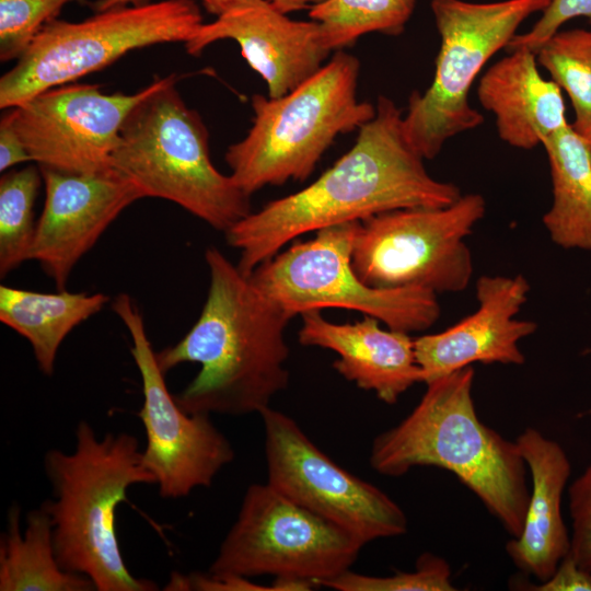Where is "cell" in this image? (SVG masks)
I'll use <instances>...</instances> for the list:
<instances>
[{
  "mask_svg": "<svg viewBox=\"0 0 591 591\" xmlns=\"http://www.w3.org/2000/svg\"><path fill=\"white\" fill-rule=\"evenodd\" d=\"M403 112L380 95L375 115L358 129L354 146L303 189L269 201L224 232L248 276L286 244L309 232L415 207H445L460 188L429 175L408 141Z\"/></svg>",
  "mask_w": 591,
  "mask_h": 591,
  "instance_id": "cell-1",
  "label": "cell"
},
{
  "mask_svg": "<svg viewBox=\"0 0 591 591\" xmlns=\"http://www.w3.org/2000/svg\"><path fill=\"white\" fill-rule=\"evenodd\" d=\"M205 260L210 283L200 315L181 340L157 351L158 363L165 374L185 362L200 364L174 394L188 413L260 414L289 384L285 333L293 317L219 248L208 247Z\"/></svg>",
  "mask_w": 591,
  "mask_h": 591,
  "instance_id": "cell-2",
  "label": "cell"
},
{
  "mask_svg": "<svg viewBox=\"0 0 591 591\" xmlns=\"http://www.w3.org/2000/svg\"><path fill=\"white\" fill-rule=\"evenodd\" d=\"M475 371L459 369L427 384L413 412L376 436L370 465L381 475L402 476L415 466L453 473L500 520L513 537L523 529L530 489L517 442L477 417L472 387Z\"/></svg>",
  "mask_w": 591,
  "mask_h": 591,
  "instance_id": "cell-3",
  "label": "cell"
},
{
  "mask_svg": "<svg viewBox=\"0 0 591 591\" xmlns=\"http://www.w3.org/2000/svg\"><path fill=\"white\" fill-rule=\"evenodd\" d=\"M54 499L42 503L53 523L62 569L89 578L97 591H153L158 584L135 577L125 564L116 510L136 484H155L138 439L127 432L97 438L81 420L71 453L51 449L44 457Z\"/></svg>",
  "mask_w": 591,
  "mask_h": 591,
  "instance_id": "cell-4",
  "label": "cell"
},
{
  "mask_svg": "<svg viewBox=\"0 0 591 591\" xmlns=\"http://www.w3.org/2000/svg\"><path fill=\"white\" fill-rule=\"evenodd\" d=\"M176 81L169 74L149 84L121 126L112 167L143 198L172 201L225 232L252 212L251 196L213 165L208 129L184 102Z\"/></svg>",
  "mask_w": 591,
  "mask_h": 591,
  "instance_id": "cell-5",
  "label": "cell"
},
{
  "mask_svg": "<svg viewBox=\"0 0 591 591\" xmlns=\"http://www.w3.org/2000/svg\"><path fill=\"white\" fill-rule=\"evenodd\" d=\"M360 63L344 49L280 97L254 94L253 124L229 146L230 175L247 195L288 181H305L334 140L359 129L375 106L357 95Z\"/></svg>",
  "mask_w": 591,
  "mask_h": 591,
  "instance_id": "cell-6",
  "label": "cell"
},
{
  "mask_svg": "<svg viewBox=\"0 0 591 591\" xmlns=\"http://www.w3.org/2000/svg\"><path fill=\"white\" fill-rule=\"evenodd\" d=\"M204 24L194 0H162L113 8L80 21L54 19L0 79V107L99 71L127 53L189 40Z\"/></svg>",
  "mask_w": 591,
  "mask_h": 591,
  "instance_id": "cell-7",
  "label": "cell"
},
{
  "mask_svg": "<svg viewBox=\"0 0 591 591\" xmlns=\"http://www.w3.org/2000/svg\"><path fill=\"white\" fill-rule=\"evenodd\" d=\"M549 1H431L441 39L436 71L424 93L410 94L403 116L405 135L424 159H433L447 140L484 121L468 102L472 83L490 57L506 48L520 24Z\"/></svg>",
  "mask_w": 591,
  "mask_h": 591,
  "instance_id": "cell-8",
  "label": "cell"
},
{
  "mask_svg": "<svg viewBox=\"0 0 591 591\" xmlns=\"http://www.w3.org/2000/svg\"><path fill=\"white\" fill-rule=\"evenodd\" d=\"M360 221L316 231L262 263L250 279L292 317L339 308L375 317L405 333L430 328L440 316L437 293L421 288L382 289L364 283L352 266Z\"/></svg>",
  "mask_w": 591,
  "mask_h": 591,
  "instance_id": "cell-9",
  "label": "cell"
},
{
  "mask_svg": "<svg viewBox=\"0 0 591 591\" xmlns=\"http://www.w3.org/2000/svg\"><path fill=\"white\" fill-rule=\"evenodd\" d=\"M485 210L482 195L466 194L445 207L371 216L359 222L354 269L374 288H421L437 294L462 291L473 275L465 239Z\"/></svg>",
  "mask_w": 591,
  "mask_h": 591,
  "instance_id": "cell-10",
  "label": "cell"
},
{
  "mask_svg": "<svg viewBox=\"0 0 591 591\" xmlns=\"http://www.w3.org/2000/svg\"><path fill=\"white\" fill-rule=\"evenodd\" d=\"M363 545L268 483L245 491L209 571L298 578L316 587L350 569Z\"/></svg>",
  "mask_w": 591,
  "mask_h": 591,
  "instance_id": "cell-11",
  "label": "cell"
},
{
  "mask_svg": "<svg viewBox=\"0 0 591 591\" xmlns=\"http://www.w3.org/2000/svg\"><path fill=\"white\" fill-rule=\"evenodd\" d=\"M126 326L130 352L139 370L143 402L138 417L146 432L143 463L154 476L164 499L188 496L195 488L209 487L217 474L234 460L230 441L208 414L184 410L165 383L139 308L126 293L112 303Z\"/></svg>",
  "mask_w": 591,
  "mask_h": 591,
  "instance_id": "cell-12",
  "label": "cell"
},
{
  "mask_svg": "<svg viewBox=\"0 0 591 591\" xmlns=\"http://www.w3.org/2000/svg\"><path fill=\"white\" fill-rule=\"evenodd\" d=\"M259 415L269 485L363 546L406 533L405 512L384 491L334 462L287 414L269 406Z\"/></svg>",
  "mask_w": 591,
  "mask_h": 591,
  "instance_id": "cell-13",
  "label": "cell"
},
{
  "mask_svg": "<svg viewBox=\"0 0 591 591\" xmlns=\"http://www.w3.org/2000/svg\"><path fill=\"white\" fill-rule=\"evenodd\" d=\"M104 93L100 84L67 83L9 108L13 126L32 162L72 173L111 171L121 126L147 94Z\"/></svg>",
  "mask_w": 591,
  "mask_h": 591,
  "instance_id": "cell-14",
  "label": "cell"
},
{
  "mask_svg": "<svg viewBox=\"0 0 591 591\" xmlns=\"http://www.w3.org/2000/svg\"><path fill=\"white\" fill-rule=\"evenodd\" d=\"M38 167L45 201L30 260L40 265L57 290H65L78 262L118 216L143 196L114 169L99 174H72Z\"/></svg>",
  "mask_w": 591,
  "mask_h": 591,
  "instance_id": "cell-15",
  "label": "cell"
},
{
  "mask_svg": "<svg viewBox=\"0 0 591 591\" xmlns=\"http://www.w3.org/2000/svg\"><path fill=\"white\" fill-rule=\"evenodd\" d=\"M232 39L248 66L266 82L268 96L280 97L317 72L331 55L317 21H297L270 1L233 9L207 24L185 43L199 56L209 45Z\"/></svg>",
  "mask_w": 591,
  "mask_h": 591,
  "instance_id": "cell-16",
  "label": "cell"
},
{
  "mask_svg": "<svg viewBox=\"0 0 591 591\" xmlns=\"http://www.w3.org/2000/svg\"><path fill=\"white\" fill-rule=\"evenodd\" d=\"M530 285L522 275L482 276L476 282L477 310L453 326L414 339L424 383L474 362L522 364L519 341L537 328L515 315L528 300Z\"/></svg>",
  "mask_w": 591,
  "mask_h": 591,
  "instance_id": "cell-17",
  "label": "cell"
},
{
  "mask_svg": "<svg viewBox=\"0 0 591 591\" xmlns=\"http://www.w3.org/2000/svg\"><path fill=\"white\" fill-rule=\"evenodd\" d=\"M299 343L334 351L333 368L358 387L373 391L379 399L395 404L414 384L424 382L414 339L408 333L384 329L375 317L336 324L320 310L301 314Z\"/></svg>",
  "mask_w": 591,
  "mask_h": 591,
  "instance_id": "cell-18",
  "label": "cell"
},
{
  "mask_svg": "<svg viewBox=\"0 0 591 591\" xmlns=\"http://www.w3.org/2000/svg\"><path fill=\"white\" fill-rule=\"evenodd\" d=\"M515 442L531 473L532 490L522 532L506 551L519 569L544 581L570 551L561 496L571 465L564 449L534 428H526Z\"/></svg>",
  "mask_w": 591,
  "mask_h": 591,
  "instance_id": "cell-19",
  "label": "cell"
},
{
  "mask_svg": "<svg viewBox=\"0 0 591 591\" xmlns=\"http://www.w3.org/2000/svg\"><path fill=\"white\" fill-rule=\"evenodd\" d=\"M536 54L515 49L495 62L477 86L482 106L491 112L501 140L533 149L569 125L561 89L544 79Z\"/></svg>",
  "mask_w": 591,
  "mask_h": 591,
  "instance_id": "cell-20",
  "label": "cell"
},
{
  "mask_svg": "<svg viewBox=\"0 0 591 591\" xmlns=\"http://www.w3.org/2000/svg\"><path fill=\"white\" fill-rule=\"evenodd\" d=\"M109 301L101 292H37L0 287V321L31 345L38 369L51 375L60 345Z\"/></svg>",
  "mask_w": 591,
  "mask_h": 591,
  "instance_id": "cell-21",
  "label": "cell"
},
{
  "mask_svg": "<svg viewBox=\"0 0 591 591\" xmlns=\"http://www.w3.org/2000/svg\"><path fill=\"white\" fill-rule=\"evenodd\" d=\"M553 184L543 216L552 241L563 248L591 250V146L569 124L542 143Z\"/></svg>",
  "mask_w": 591,
  "mask_h": 591,
  "instance_id": "cell-22",
  "label": "cell"
},
{
  "mask_svg": "<svg viewBox=\"0 0 591 591\" xmlns=\"http://www.w3.org/2000/svg\"><path fill=\"white\" fill-rule=\"evenodd\" d=\"M92 581L62 569L54 545L53 523L40 505L26 515L22 534L20 508L8 513L0 541V591H91Z\"/></svg>",
  "mask_w": 591,
  "mask_h": 591,
  "instance_id": "cell-23",
  "label": "cell"
},
{
  "mask_svg": "<svg viewBox=\"0 0 591 591\" xmlns=\"http://www.w3.org/2000/svg\"><path fill=\"white\" fill-rule=\"evenodd\" d=\"M415 4L416 0H326L310 9L309 16L321 24L326 47L337 51L369 33L399 35Z\"/></svg>",
  "mask_w": 591,
  "mask_h": 591,
  "instance_id": "cell-24",
  "label": "cell"
},
{
  "mask_svg": "<svg viewBox=\"0 0 591 591\" xmlns=\"http://www.w3.org/2000/svg\"><path fill=\"white\" fill-rule=\"evenodd\" d=\"M540 66L570 97L572 129L591 146V30L558 31L536 51Z\"/></svg>",
  "mask_w": 591,
  "mask_h": 591,
  "instance_id": "cell-25",
  "label": "cell"
},
{
  "mask_svg": "<svg viewBox=\"0 0 591 591\" xmlns=\"http://www.w3.org/2000/svg\"><path fill=\"white\" fill-rule=\"evenodd\" d=\"M43 176L38 165L4 172L0 178V276L30 260L36 232L34 207Z\"/></svg>",
  "mask_w": 591,
  "mask_h": 591,
  "instance_id": "cell-26",
  "label": "cell"
},
{
  "mask_svg": "<svg viewBox=\"0 0 591 591\" xmlns=\"http://www.w3.org/2000/svg\"><path fill=\"white\" fill-rule=\"evenodd\" d=\"M321 587L337 591H453L451 569L431 553L419 556L414 571H396L387 577L367 576L350 569L325 580Z\"/></svg>",
  "mask_w": 591,
  "mask_h": 591,
  "instance_id": "cell-27",
  "label": "cell"
},
{
  "mask_svg": "<svg viewBox=\"0 0 591 591\" xmlns=\"http://www.w3.org/2000/svg\"><path fill=\"white\" fill-rule=\"evenodd\" d=\"M74 0H0V60L19 59L40 30Z\"/></svg>",
  "mask_w": 591,
  "mask_h": 591,
  "instance_id": "cell-28",
  "label": "cell"
},
{
  "mask_svg": "<svg viewBox=\"0 0 591 591\" xmlns=\"http://www.w3.org/2000/svg\"><path fill=\"white\" fill-rule=\"evenodd\" d=\"M580 16L588 19L591 25V0H551L536 23L528 32L515 34L506 49L536 51L537 47L558 32L566 22Z\"/></svg>",
  "mask_w": 591,
  "mask_h": 591,
  "instance_id": "cell-29",
  "label": "cell"
},
{
  "mask_svg": "<svg viewBox=\"0 0 591 591\" xmlns=\"http://www.w3.org/2000/svg\"><path fill=\"white\" fill-rule=\"evenodd\" d=\"M569 510L572 520L569 554L591 572V465L569 487Z\"/></svg>",
  "mask_w": 591,
  "mask_h": 591,
  "instance_id": "cell-30",
  "label": "cell"
},
{
  "mask_svg": "<svg viewBox=\"0 0 591 591\" xmlns=\"http://www.w3.org/2000/svg\"><path fill=\"white\" fill-rule=\"evenodd\" d=\"M164 590L274 591L271 586L265 587L254 583L250 578L230 573H216L209 570L206 573L192 572L189 575L172 572Z\"/></svg>",
  "mask_w": 591,
  "mask_h": 591,
  "instance_id": "cell-31",
  "label": "cell"
},
{
  "mask_svg": "<svg viewBox=\"0 0 591 591\" xmlns=\"http://www.w3.org/2000/svg\"><path fill=\"white\" fill-rule=\"evenodd\" d=\"M530 590L591 591V572L581 568L568 553L548 579L532 586Z\"/></svg>",
  "mask_w": 591,
  "mask_h": 591,
  "instance_id": "cell-32",
  "label": "cell"
},
{
  "mask_svg": "<svg viewBox=\"0 0 591 591\" xmlns=\"http://www.w3.org/2000/svg\"><path fill=\"white\" fill-rule=\"evenodd\" d=\"M25 162H32V159L13 126L9 111L5 109L0 120V171L7 172Z\"/></svg>",
  "mask_w": 591,
  "mask_h": 591,
  "instance_id": "cell-33",
  "label": "cell"
},
{
  "mask_svg": "<svg viewBox=\"0 0 591 591\" xmlns=\"http://www.w3.org/2000/svg\"><path fill=\"white\" fill-rule=\"evenodd\" d=\"M258 1L260 0H201L206 10L216 16Z\"/></svg>",
  "mask_w": 591,
  "mask_h": 591,
  "instance_id": "cell-34",
  "label": "cell"
},
{
  "mask_svg": "<svg viewBox=\"0 0 591 591\" xmlns=\"http://www.w3.org/2000/svg\"><path fill=\"white\" fill-rule=\"evenodd\" d=\"M273 5L282 13H291L303 9H312L313 7L325 2L326 0H269Z\"/></svg>",
  "mask_w": 591,
  "mask_h": 591,
  "instance_id": "cell-35",
  "label": "cell"
},
{
  "mask_svg": "<svg viewBox=\"0 0 591 591\" xmlns=\"http://www.w3.org/2000/svg\"><path fill=\"white\" fill-rule=\"evenodd\" d=\"M152 2L151 0H96L92 2L91 8L94 12H100L113 8L143 5Z\"/></svg>",
  "mask_w": 591,
  "mask_h": 591,
  "instance_id": "cell-36",
  "label": "cell"
},
{
  "mask_svg": "<svg viewBox=\"0 0 591 591\" xmlns=\"http://www.w3.org/2000/svg\"><path fill=\"white\" fill-rule=\"evenodd\" d=\"M586 352H587V354H591V349H588Z\"/></svg>",
  "mask_w": 591,
  "mask_h": 591,
  "instance_id": "cell-37",
  "label": "cell"
}]
</instances>
